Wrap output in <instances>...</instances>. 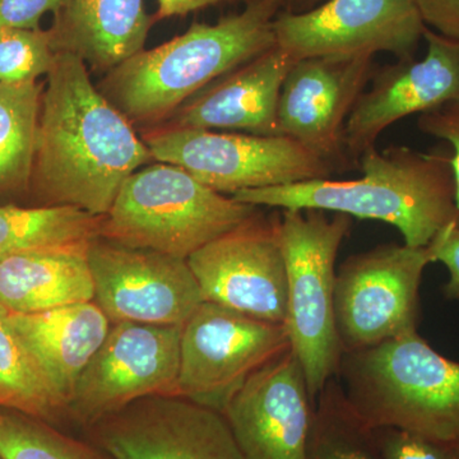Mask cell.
<instances>
[{
    "label": "cell",
    "mask_w": 459,
    "mask_h": 459,
    "mask_svg": "<svg viewBox=\"0 0 459 459\" xmlns=\"http://www.w3.org/2000/svg\"><path fill=\"white\" fill-rule=\"evenodd\" d=\"M69 0H0V27L40 30L42 17L56 14Z\"/></svg>",
    "instance_id": "obj_31"
},
{
    "label": "cell",
    "mask_w": 459,
    "mask_h": 459,
    "mask_svg": "<svg viewBox=\"0 0 459 459\" xmlns=\"http://www.w3.org/2000/svg\"><path fill=\"white\" fill-rule=\"evenodd\" d=\"M113 459H246L225 416L180 395H151L86 429Z\"/></svg>",
    "instance_id": "obj_14"
},
{
    "label": "cell",
    "mask_w": 459,
    "mask_h": 459,
    "mask_svg": "<svg viewBox=\"0 0 459 459\" xmlns=\"http://www.w3.org/2000/svg\"><path fill=\"white\" fill-rule=\"evenodd\" d=\"M430 263L429 247L383 244L340 265L334 322L343 353L418 332L420 285Z\"/></svg>",
    "instance_id": "obj_8"
},
{
    "label": "cell",
    "mask_w": 459,
    "mask_h": 459,
    "mask_svg": "<svg viewBox=\"0 0 459 459\" xmlns=\"http://www.w3.org/2000/svg\"><path fill=\"white\" fill-rule=\"evenodd\" d=\"M91 240L36 247L0 262V305L36 314L95 299Z\"/></svg>",
    "instance_id": "obj_21"
},
{
    "label": "cell",
    "mask_w": 459,
    "mask_h": 459,
    "mask_svg": "<svg viewBox=\"0 0 459 459\" xmlns=\"http://www.w3.org/2000/svg\"><path fill=\"white\" fill-rule=\"evenodd\" d=\"M259 207L199 183L179 166L153 161L133 172L100 225V238L188 259L252 219Z\"/></svg>",
    "instance_id": "obj_5"
},
{
    "label": "cell",
    "mask_w": 459,
    "mask_h": 459,
    "mask_svg": "<svg viewBox=\"0 0 459 459\" xmlns=\"http://www.w3.org/2000/svg\"><path fill=\"white\" fill-rule=\"evenodd\" d=\"M102 217L65 205H0V262L36 247L92 240Z\"/></svg>",
    "instance_id": "obj_24"
},
{
    "label": "cell",
    "mask_w": 459,
    "mask_h": 459,
    "mask_svg": "<svg viewBox=\"0 0 459 459\" xmlns=\"http://www.w3.org/2000/svg\"><path fill=\"white\" fill-rule=\"evenodd\" d=\"M53 16L54 51L74 54L102 75L143 50L153 25L144 0H69Z\"/></svg>",
    "instance_id": "obj_19"
},
{
    "label": "cell",
    "mask_w": 459,
    "mask_h": 459,
    "mask_svg": "<svg viewBox=\"0 0 459 459\" xmlns=\"http://www.w3.org/2000/svg\"><path fill=\"white\" fill-rule=\"evenodd\" d=\"M337 377L371 428L437 439L459 435V362L435 351L418 332L343 353Z\"/></svg>",
    "instance_id": "obj_4"
},
{
    "label": "cell",
    "mask_w": 459,
    "mask_h": 459,
    "mask_svg": "<svg viewBox=\"0 0 459 459\" xmlns=\"http://www.w3.org/2000/svg\"><path fill=\"white\" fill-rule=\"evenodd\" d=\"M428 247L433 263H443L449 272L448 282L443 287L444 296L459 301V213L435 235Z\"/></svg>",
    "instance_id": "obj_30"
},
{
    "label": "cell",
    "mask_w": 459,
    "mask_h": 459,
    "mask_svg": "<svg viewBox=\"0 0 459 459\" xmlns=\"http://www.w3.org/2000/svg\"><path fill=\"white\" fill-rule=\"evenodd\" d=\"M427 26L413 0H327L304 13L280 12L276 45L292 60L318 56L412 59Z\"/></svg>",
    "instance_id": "obj_11"
},
{
    "label": "cell",
    "mask_w": 459,
    "mask_h": 459,
    "mask_svg": "<svg viewBox=\"0 0 459 459\" xmlns=\"http://www.w3.org/2000/svg\"><path fill=\"white\" fill-rule=\"evenodd\" d=\"M0 457L113 459L95 443L75 439L48 422L11 410H0Z\"/></svg>",
    "instance_id": "obj_26"
},
{
    "label": "cell",
    "mask_w": 459,
    "mask_h": 459,
    "mask_svg": "<svg viewBox=\"0 0 459 459\" xmlns=\"http://www.w3.org/2000/svg\"><path fill=\"white\" fill-rule=\"evenodd\" d=\"M181 328L133 322L111 325L75 385L68 407L71 421L87 429L142 398L178 395Z\"/></svg>",
    "instance_id": "obj_10"
},
{
    "label": "cell",
    "mask_w": 459,
    "mask_h": 459,
    "mask_svg": "<svg viewBox=\"0 0 459 459\" xmlns=\"http://www.w3.org/2000/svg\"><path fill=\"white\" fill-rule=\"evenodd\" d=\"M385 459H459V435L437 439L395 428H374Z\"/></svg>",
    "instance_id": "obj_28"
},
{
    "label": "cell",
    "mask_w": 459,
    "mask_h": 459,
    "mask_svg": "<svg viewBox=\"0 0 459 459\" xmlns=\"http://www.w3.org/2000/svg\"><path fill=\"white\" fill-rule=\"evenodd\" d=\"M90 74L80 57L56 53L42 92L29 195L35 205H65L102 217L124 181L155 160Z\"/></svg>",
    "instance_id": "obj_1"
},
{
    "label": "cell",
    "mask_w": 459,
    "mask_h": 459,
    "mask_svg": "<svg viewBox=\"0 0 459 459\" xmlns=\"http://www.w3.org/2000/svg\"><path fill=\"white\" fill-rule=\"evenodd\" d=\"M376 69L369 56L296 60L281 89V135L300 143L333 171L353 168L344 148V128Z\"/></svg>",
    "instance_id": "obj_15"
},
{
    "label": "cell",
    "mask_w": 459,
    "mask_h": 459,
    "mask_svg": "<svg viewBox=\"0 0 459 459\" xmlns=\"http://www.w3.org/2000/svg\"><path fill=\"white\" fill-rule=\"evenodd\" d=\"M307 459H385L376 429L353 409L337 377L316 395Z\"/></svg>",
    "instance_id": "obj_25"
},
{
    "label": "cell",
    "mask_w": 459,
    "mask_h": 459,
    "mask_svg": "<svg viewBox=\"0 0 459 459\" xmlns=\"http://www.w3.org/2000/svg\"><path fill=\"white\" fill-rule=\"evenodd\" d=\"M352 217L282 210L280 238L287 272L285 327L314 400L337 377L343 350L334 322L336 259Z\"/></svg>",
    "instance_id": "obj_6"
},
{
    "label": "cell",
    "mask_w": 459,
    "mask_h": 459,
    "mask_svg": "<svg viewBox=\"0 0 459 459\" xmlns=\"http://www.w3.org/2000/svg\"><path fill=\"white\" fill-rule=\"evenodd\" d=\"M228 2L249 3L250 0H157L159 9H157L156 17L162 20V18L188 16L202 9Z\"/></svg>",
    "instance_id": "obj_33"
},
{
    "label": "cell",
    "mask_w": 459,
    "mask_h": 459,
    "mask_svg": "<svg viewBox=\"0 0 459 459\" xmlns=\"http://www.w3.org/2000/svg\"><path fill=\"white\" fill-rule=\"evenodd\" d=\"M425 26L459 40V0H413Z\"/></svg>",
    "instance_id": "obj_32"
},
{
    "label": "cell",
    "mask_w": 459,
    "mask_h": 459,
    "mask_svg": "<svg viewBox=\"0 0 459 459\" xmlns=\"http://www.w3.org/2000/svg\"><path fill=\"white\" fill-rule=\"evenodd\" d=\"M355 180H310L250 189L232 195L243 204L281 210H320L394 226L404 246L428 247L459 213L451 148L419 151L377 146L365 151Z\"/></svg>",
    "instance_id": "obj_2"
},
{
    "label": "cell",
    "mask_w": 459,
    "mask_h": 459,
    "mask_svg": "<svg viewBox=\"0 0 459 459\" xmlns=\"http://www.w3.org/2000/svg\"><path fill=\"white\" fill-rule=\"evenodd\" d=\"M418 128L424 134L446 142L451 147L459 210V100L420 114Z\"/></svg>",
    "instance_id": "obj_29"
},
{
    "label": "cell",
    "mask_w": 459,
    "mask_h": 459,
    "mask_svg": "<svg viewBox=\"0 0 459 459\" xmlns=\"http://www.w3.org/2000/svg\"><path fill=\"white\" fill-rule=\"evenodd\" d=\"M294 62L276 45L207 84L157 126L281 135L280 93Z\"/></svg>",
    "instance_id": "obj_18"
},
{
    "label": "cell",
    "mask_w": 459,
    "mask_h": 459,
    "mask_svg": "<svg viewBox=\"0 0 459 459\" xmlns=\"http://www.w3.org/2000/svg\"><path fill=\"white\" fill-rule=\"evenodd\" d=\"M8 318L68 410L78 379L110 331L107 314L86 301Z\"/></svg>",
    "instance_id": "obj_20"
},
{
    "label": "cell",
    "mask_w": 459,
    "mask_h": 459,
    "mask_svg": "<svg viewBox=\"0 0 459 459\" xmlns=\"http://www.w3.org/2000/svg\"><path fill=\"white\" fill-rule=\"evenodd\" d=\"M276 0H250L219 22H193L183 35L143 49L96 84L134 126L155 128L221 75L276 47Z\"/></svg>",
    "instance_id": "obj_3"
},
{
    "label": "cell",
    "mask_w": 459,
    "mask_h": 459,
    "mask_svg": "<svg viewBox=\"0 0 459 459\" xmlns=\"http://www.w3.org/2000/svg\"><path fill=\"white\" fill-rule=\"evenodd\" d=\"M157 162L179 166L222 195L331 179L333 170L285 135L238 132L146 129L142 135Z\"/></svg>",
    "instance_id": "obj_7"
},
{
    "label": "cell",
    "mask_w": 459,
    "mask_h": 459,
    "mask_svg": "<svg viewBox=\"0 0 459 459\" xmlns=\"http://www.w3.org/2000/svg\"><path fill=\"white\" fill-rule=\"evenodd\" d=\"M0 459H3L2 457H0Z\"/></svg>",
    "instance_id": "obj_35"
},
{
    "label": "cell",
    "mask_w": 459,
    "mask_h": 459,
    "mask_svg": "<svg viewBox=\"0 0 459 459\" xmlns=\"http://www.w3.org/2000/svg\"><path fill=\"white\" fill-rule=\"evenodd\" d=\"M89 262L93 301L111 325H184L204 301L186 259L98 237L91 240Z\"/></svg>",
    "instance_id": "obj_13"
},
{
    "label": "cell",
    "mask_w": 459,
    "mask_h": 459,
    "mask_svg": "<svg viewBox=\"0 0 459 459\" xmlns=\"http://www.w3.org/2000/svg\"><path fill=\"white\" fill-rule=\"evenodd\" d=\"M0 305V410L17 411L57 427L68 410Z\"/></svg>",
    "instance_id": "obj_23"
},
{
    "label": "cell",
    "mask_w": 459,
    "mask_h": 459,
    "mask_svg": "<svg viewBox=\"0 0 459 459\" xmlns=\"http://www.w3.org/2000/svg\"><path fill=\"white\" fill-rule=\"evenodd\" d=\"M45 83H0V198L29 195Z\"/></svg>",
    "instance_id": "obj_22"
},
{
    "label": "cell",
    "mask_w": 459,
    "mask_h": 459,
    "mask_svg": "<svg viewBox=\"0 0 459 459\" xmlns=\"http://www.w3.org/2000/svg\"><path fill=\"white\" fill-rule=\"evenodd\" d=\"M56 56L48 30L0 27V83L36 82Z\"/></svg>",
    "instance_id": "obj_27"
},
{
    "label": "cell",
    "mask_w": 459,
    "mask_h": 459,
    "mask_svg": "<svg viewBox=\"0 0 459 459\" xmlns=\"http://www.w3.org/2000/svg\"><path fill=\"white\" fill-rule=\"evenodd\" d=\"M279 3L281 12L287 13H304L312 11L327 0H276Z\"/></svg>",
    "instance_id": "obj_34"
},
{
    "label": "cell",
    "mask_w": 459,
    "mask_h": 459,
    "mask_svg": "<svg viewBox=\"0 0 459 459\" xmlns=\"http://www.w3.org/2000/svg\"><path fill=\"white\" fill-rule=\"evenodd\" d=\"M186 261L204 301L285 325L287 272L279 213L267 216L259 210Z\"/></svg>",
    "instance_id": "obj_12"
},
{
    "label": "cell",
    "mask_w": 459,
    "mask_h": 459,
    "mask_svg": "<svg viewBox=\"0 0 459 459\" xmlns=\"http://www.w3.org/2000/svg\"><path fill=\"white\" fill-rule=\"evenodd\" d=\"M427 54L422 59L397 60L377 68L356 101L346 128L344 148L353 166L376 146L388 126L413 114L427 113L459 100V40L425 29Z\"/></svg>",
    "instance_id": "obj_16"
},
{
    "label": "cell",
    "mask_w": 459,
    "mask_h": 459,
    "mask_svg": "<svg viewBox=\"0 0 459 459\" xmlns=\"http://www.w3.org/2000/svg\"><path fill=\"white\" fill-rule=\"evenodd\" d=\"M316 400L291 349L253 374L222 411L246 459H307Z\"/></svg>",
    "instance_id": "obj_17"
},
{
    "label": "cell",
    "mask_w": 459,
    "mask_h": 459,
    "mask_svg": "<svg viewBox=\"0 0 459 459\" xmlns=\"http://www.w3.org/2000/svg\"><path fill=\"white\" fill-rule=\"evenodd\" d=\"M289 349L285 325L204 301L181 328L178 395L222 413L253 374Z\"/></svg>",
    "instance_id": "obj_9"
}]
</instances>
